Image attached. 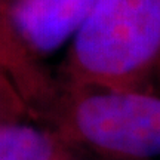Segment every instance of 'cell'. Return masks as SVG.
Returning <instances> with one entry per match:
<instances>
[{"label":"cell","instance_id":"obj_4","mask_svg":"<svg viewBox=\"0 0 160 160\" xmlns=\"http://www.w3.org/2000/svg\"><path fill=\"white\" fill-rule=\"evenodd\" d=\"M0 160H68L64 142L27 125L0 128Z\"/></svg>","mask_w":160,"mask_h":160},{"label":"cell","instance_id":"obj_2","mask_svg":"<svg viewBox=\"0 0 160 160\" xmlns=\"http://www.w3.org/2000/svg\"><path fill=\"white\" fill-rule=\"evenodd\" d=\"M74 138L120 160L160 157V97L133 89L85 93L68 114Z\"/></svg>","mask_w":160,"mask_h":160},{"label":"cell","instance_id":"obj_6","mask_svg":"<svg viewBox=\"0 0 160 160\" xmlns=\"http://www.w3.org/2000/svg\"><path fill=\"white\" fill-rule=\"evenodd\" d=\"M157 3H159V8H160V0H157Z\"/></svg>","mask_w":160,"mask_h":160},{"label":"cell","instance_id":"obj_5","mask_svg":"<svg viewBox=\"0 0 160 160\" xmlns=\"http://www.w3.org/2000/svg\"><path fill=\"white\" fill-rule=\"evenodd\" d=\"M0 89H2V85H0ZM0 119H2V111H0ZM2 126H5V125H2V123H0V128H2Z\"/></svg>","mask_w":160,"mask_h":160},{"label":"cell","instance_id":"obj_3","mask_svg":"<svg viewBox=\"0 0 160 160\" xmlns=\"http://www.w3.org/2000/svg\"><path fill=\"white\" fill-rule=\"evenodd\" d=\"M98 0H17L12 24L27 45L51 53L77 34Z\"/></svg>","mask_w":160,"mask_h":160},{"label":"cell","instance_id":"obj_1","mask_svg":"<svg viewBox=\"0 0 160 160\" xmlns=\"http://www.w3.org/2000/svg\"><path fill=\"white\" fill-rule=\"evenodd\" d=\"M159 53L157 0H98L73 43L80 74L108 89H132Z\"/></svg>","mask_w":160,"mask_h":160}]
</instances>
